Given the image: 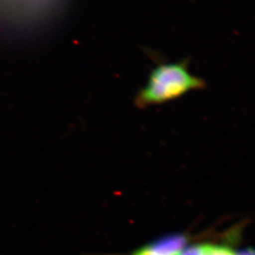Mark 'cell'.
<instances>
[{
  "label": "cell",
  "mask_w": 255,
  "mask_h": 255,
  "mask_svg": "<svg viewBox=\"0 0 255 255\" xmlns=\"http://www.w3.org/2000/svg\"><path fill=\"white\" fill-rule=\"evenodd\" d=\"M66 0H0V37L19 38L34 32L62 9Z\"/></svg>",
  "instance_id": "obj_2"
},
{
  "label": "cell",
  "mask_w": 255,
  "mask_h": 255,
  "mask_svg": "<svg viewBox=\"0 0 255 255\" xmlns=\"http://www.w3.org/2000/svg\"><path fill=\"white\" fill-rule=\"evenodd\" d=\"M236 255H255V250H246V251H241V253H236Z\"/></svg>",
  "instance_id": "obj_5"
},
{
  "label": "cell",
  "mask_w": 255,
  "mask_h": 255,
  "mask_svg": "<svg viewBox=\"0 0 255 255\" xmlns=\"http://www.w3.org/2000/svg\"><path fill=\"white\" fill-rule=\"evenodd\" d=\"M200 255H236V252L226 246L201 245Z\"/></svg>",
  "instance_id": "obj_4"
},
{
  "label": "cell",
  "mask_w": 255,
  "mask_h": 255,
  "mask_svg": "<svg viewBox=\"0 0 255 255\" xmlns=\"http://www.w3.org/2000/svg\"><path fill=\"white\" fill-rule=\"evenodd\" d=\"M189 64L188 58L177 62H158L146 86L135 97V105L140 109L162 105L205 88L206 81L190 72Z\"/></svg>",
  "instance_id": "obj_1"
},
{
  "label": "cell",
  "mask_w": 255,
  "mask_h": 255,
  "mask_svg": "<svg viewBox=\"0 0 255 255\" xmlns=\"http://www.w3.org/2000/svg\"><path fill=\"white\" fill-rule=\"evenodd\" d=\"M187 242L184 235H171L138 249L132 255H179Z\"/></svg>",
  "instance_id": "obj_3"
}]
</instances>
